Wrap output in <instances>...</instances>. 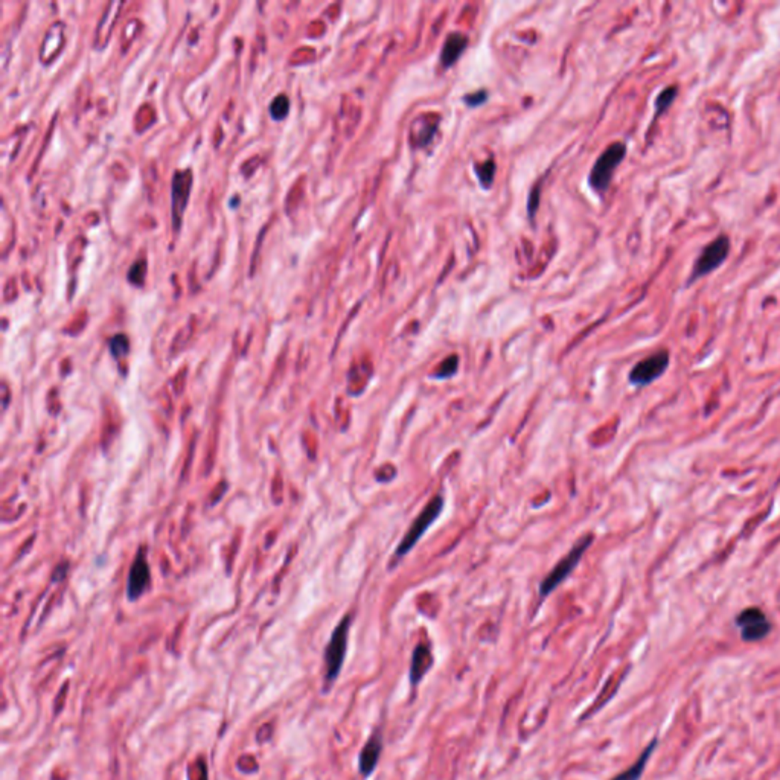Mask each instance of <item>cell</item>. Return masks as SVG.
Listing matches in <instances>:
<instances>
[{
	"instance_id": "1",
	"label": "cell",
	"mask_w": 780,
	"mask_h": 780,
	"mask_svg": "<svg viewBox=\"0 0 780 780\" xmlns=\"http://www.w3.org/2000/svg\"><path fill=\"white\" fill-rule=\"evenodd\" d=\"M352 617L346 614L338 625L334 628L331 638L325 649V692H328L335 683V679L342 671L345 657L348 651V638L349 628H351Z\"/></svg>"
},
{
	"instance_id": "2",
	"label": "cell",
	"mask_w": 780,
	"mask_h": 780,
	"mask_svg": "<svg viewBox=\"0 0 780 780\" xmlns=\"http://www.w3.org/2000/svg\"><path fill=\"white\" fill-rule=\"evenodd\" d=\"M593 539L595 537L592 534H587L583 538H579L576 544L572 547V550H570L568 554H566L564 558L559 559L556 566L552 568V572L543 579L541 585H539V597L546 599L549 595H552L555 590L561 585L570 575H572L579 561L583 559L584 554L587 552V549L593 544Z\"/></svg>"
},
{
	"instance_id": "3",
	"label": "cell",
	"mask_w": 780,
	"mask_h": 780,
	"mask_svg": "<svg viewBox=\"0 0 780 780\" xmlns=\"http://www.w3.org/2000/svg\"><path fill=\"white\" fill-rule=\"evenodd\" d=\"M442 509H444V498L441 495H436L430 500L423 511L419 512L418 517L413 520V523L410 524L404 538L401 539V543H399V546L396 547L394 555L395 561H399V559L404 558L410 550L416 546L419 538L425 534L427 529L436 522L439 515H441Z\"/></svg>"
},
{
	"instance_id": "4",
	"label": "cell",
	"mask_w": 780,
	"mask_h": 780,
	"mask_svg": "<svg viewBox=\"0 0 780 780\" xmlns=\"http://www.w3.org/2000/svg\"><path fill=\"white\" fill-rule=\"evenodd\" d=\"M625 154H626V145L624 142H614L609 145L601 156H599L588 178L590 186H592L596 193L602 194L607 191L609 183H612L616 168L622 164Z\"/></svg>"
},
{
	"instance_id": "5",
	"label": "cell",
	"mask_w": 780,
	"mask_h": 780,
	"mask_svg": "<svg viewBox=\"0 0 780 780\" xmlns=\"http://www.w3.org/2000/svg\"><path fill=\"white\" fill-rule=\"evenodd\" d=\"M730 248H732V244H730V238L727 235H719L713 241H710L696 258L692 273L689 276V284L713 273L716 268L721 267L730 253Z\"/></svg>"
},
{
	"instance_id": "6",
	"label": "cell",
	"mask_w": 780,
	"mask_h": 780,
	"mask_svg": "<svg viewBox=\"0 0 780 780\" xmlns=\"http://www.w3.org/2000/svg\"><path fill=\"white\" fill-rule=\"evenodd\" d=\"M735 624L741 631V637L744 642H761L773 629V624L769 621L768 616L762 608L759 607H747L742 612H739Z\"/></svg>"
},
{
	"instance_id": "7",
	"label": "cell",
	"mask_w": 780,
	"mask_h": 780,
	"mask_svg": "<svg viewBox=\"0 0 780 780\" xmlns=\"http://www.w3.org/2000/svg\"><path fill=\"white\" fill-rule=\"evenodd\" d=\"M671 363V355H669L667 349H660V351L645 357L640 360L638 363L634 365V367L629 372V383L643 387L654 383L655 379L662 377Z\"/></svg>"
},
{
	"instance_id": "8",
	"label": "cell",
	"mask_w": 780,
	"mask_h": 780,
	"mask_svg": "<svg viewBox=\"0 0 780 780\" xmlns=\"http://www.w3.org/2000/svg\"><path fill=\"white\" fill-rule=\"evenodd\" d=\"M383 752V735L382 732H375L366 741L358 757V769L363 777H369L379 762V756Z\"/></svg>"
},
{
	"instance_id": "9",
	"label": "cell",
	"mask_w": 780,
	"mask_h": 780,
	"mask_svg": "<svg viewBox=\"0 0 780 780\" xmlns=\"http://www.w3.org/2000/svg\"><path fill=\"white\" fill-rule=\"evenodd\" d=\"M435 663L432 649L425 643H419L412 654V662H410V671H408V679L412 687H416L423 682V678L428 674Z\"/></svg>"
},
{
	"instance_id": "10",
	"label": "cell",
	"mask_w": 780,
	"mask_h": 780,
	"mask_svg": "<svg viewBox=\"0 0 780 780\" xmlns=\"http://www.w3.org/2000/svg\"><path fill=\"white\" fill-rule=\"evenodd\" d=\"M657 745H658V738H654L653 741L648 744V747L643 750V752L640 753V756L637 757V761L631 767H628L625 772L614 776L612 780H640V779H642L645 769H646V765H648L649 761H651V757L655 752Z\"/></svg>"
},
{
	"instance_id": "11",
	"label": "cell",
	"mask_w": 780,
	"mask_h": 780,
	"mask_svg": "<svg viewBox=\"0 0 780 780\" xmlns=\"http://www.w3.org/2000/svg\"><path fill=\"white\" fill-rule=\"evenodd\" d=\"M148 578H149L148 564L145 563L144 556H139L136 559V563L133 564L132 573H130V581H128V595H130V597L136 599V597H139L142 595V592H144L147 584H148Z\"/></svg>"
},
{
	"instance_id": "12",
	"label": "cell",
	"mask_w": 780,
	"mask_h": 780,
	"mask_svg": "<svg viewBox=\"0 0 780 780\" xmlns=\"http://www.w3.org/2000/svg\"><path fill=\"white\" fill-rule=\"evenodd\" d=\"M466 45H468V38L464 34H449L441 52L442 66L452 67L464 54Z\"/></svg>"
},
{
	"instance_id": "13",
	"label": "cell",
	"mask_w": 780,
	"mask_h": 780,
	"mask_svg": "<svg viewBox=\"0 0 780 780\" xmlns=\"http://www.w3.org/2000/svg\"><path fill=\"white\" fill-rule=\"evenodd\" d=\"M678 93V88L675 86H667L662 92L658 93L655 99V116H662L666 110L672 105Z\"/></svg>"
},
{
	"instance_id": "14",
	"label": "cell",
	"mask_w": 780,
	"mask_h": 780,
	"mask_svg": "<svg viewBox=\"0 0 780 780\" xmlns=\"http://www.w3.org/2000/svg\"><path fill=\"white\" fill-rule=\"evenodd\" d=\"M457 367H459V357L457 355H449L436 369L435 378H437V379L452 378L457 372Z\"/></svg>"
},
{
	"instance_id": "15",
	"label": "cell",
	"mask_w": 780,
	"mask_h": 780,
	"mask_svg": "<svg viewBox=\"0 0 780 780\" xmlns=\"http://www.w3.org/2000/svg\"><path fill=\"white\" fill-rule=\"evenodd\" d=\"M478 178H480V183L483 185V188H489L493 183L494 180V176H495V164L494 160H488V162H485L482 166L478 168Z\"/></svg>"
},
{
	"instance_id": "16",
	"label": "cell",
	"mask_w": 780,
	"mask_h": 780,
	"mask_svg": "<svg viewBox=\"0 0 780 780\" xmlns=\"http://www.w3.org/2000/svg\"><path fill=\"white\" fill-rule=\"evenodd\" d=\"M288 99L285 95L276 96L275 101L272 103V115L276 119H281L288 113Z\"/></svg>"
},
{
	"instance_id": "17",
	"label": "cell",
	"mask_w": 780,
	"mask_h": 780,
	"mask_svg": "<svg viewBox=\"0 0 780 780\" xmlns=\"http://www.w3.org/2000/svg\"><path fill=\"white\" fill-rule=\"evenodd\" d=\"M485 99H486V92H485V90H480V92H476V93H473V95L465 96L466 104L473 105V107L485 103Z\"/></svg>"
},
{
	"instance_id": "18",
	"label": "cell",
	"mask_w": 780,
	"mask_h": 780,
	"mask_svg": "<svg viewBox=\"0 0 780 780\" xmlns=\"http://www.w3.org/2000/svg\"><path fill=\"white\" fill-rule=\"evenodd\" d=\"M538 203H539V194H538V188L534 189V193L531 195V198H529V214L534 215L537 212V207H538Z\"/></svg>"
}]
</instances>
